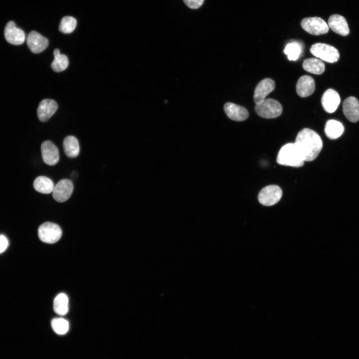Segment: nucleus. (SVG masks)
<instances>
[{
  "instance_id": "1",
  "label": "nucleus",
  "mask_w": 359,
  "mask_h": 359,
  "mask_svg": "<svg viewBox=\"0 0 359 359\" xmlns=\"http://www.w3.org/2000/svg\"><path fill=\"white\" fill-rule=\"evenodd\" d=\"M295 144L304 161L311 162L315 160L323 147L320 136L314 131L304 128L297 134Z\"/></svg>"
},
{
  "instance_id": "2",
  "label": "nucleus",
  "mask_w": 359,
  "mask_h": 359,
  "mask_svg": "<svg viewBox=\"0 0 359 359\" xmlns=\"http://www.w3.org/2000/svg\"><path fill=\"white\" fill-rule=\"evenodd\" d=\"M304 161L295 143H288L280 150L277 157V163L281 165L300 167Z\"/></svg>"
},
{
  "instance_id": "3",
  "label": "nucleus",
  "mask_w": 359,
  "mask_h": 359,
  "mask_svg": "<svg viewBox=\"0 0 359 359\" xmlns=\"http://www.w3.org/2000/svg\"><path fill=\"white\" fill-rule=\"evenodd\" d=\"M255 111L257 114L264 118H275L282 113L283 109L281 104L273 99H265L259 104H256Z\"/></svg>"
},
{
  "instance_id": "4",
  "label": "nucleus",
  "mask_w": 359,
  "mask_h": 359,
  "mask_svg": "<svg viewBox=\"0 0 359 359\" xmlns=\"http://www.w3.org/2000/svg\"><path fill=\"white\" fill-rule=\"evenodd\" d=\"M311 53L316 57L329 63H334L340 57L339 52L334 46L323 43H316L310 48Z\"/></svg>"
},
{
  "instance_id": "5",
  "label": "nucleus",
  "mask_w": 359,
  "mask_h": 359,
  "mask_svg": "<svg viewBox=\"0 0 359 359\" xmlns=\"http://www.w3.org/2000/svg\"><path fill=\"white\" fill-rule=\"evenodd\" d=\"M301 26L305 31L314 35L326 34L329 30L326 22L317 16L303 18L301 21Z\"/></svg>"
},
{
  "instance_id": "6",
  "label": "nucleus",
  "mask_w": 359,
  "mask_h": 359,
  "mask_svg": "<svg viewBox=\"0 0 359 359\" xmlns=\"http://www.w3.org/2000/svg\"><path fill=\"white\" fill-rule=\"evenodd\" d=\"M38 234L42 241L47 243H54L60 238L62 230L57 224L46 222L39 227Z\"/></svg>"
},
{
  "instance_id": "7",
  "label": "nucleus",
  "mask_w": 359,
  "mask_h": 359,
  "mask_svg": "<svg viewBox=\"0 0 359 359\" xmlns=\"http://www.w3.org/2000/svg\"><path fill=\"white\" fill-rule=\"evenodd\" d=\"M282 195V191L276 185H270L264 187L258 195L259 202L265 206H271L277 203Z\"/></svg>"
},
{
  "instance_id": "8",
  "label": "nucleus",
  "mask_w": 359,
  "mask_h": 359,
  "mask_svg": "<svg viewBox=\"0 0 359 359\" xmlns=\"http://www.w3.org/2000/svg\"><path fill=\"white\" fill-rule=\"evenodd\" d=\"M4 36L8 43L16 45L23 44L26 38L24 31L16 26L13 20H9L5 24Z\"/></svg>"
},
{
  "instance_id": "9",
  "label": "nucleus",
  "mask_w": 359,
  "mask_h": 359,
  "mask_svg": "<svg viewBox=\"0 0 359 359\" xmlns=\"http://www.w3.org/2000/svg\"><path fill=\"white\" fill-rule=\"evenodd\" d=\"M73 190V185L70 180H61L54 187L52 191L53 198L57 202H64L71 196Z\"/></svg>"
},
{
  "instance_id": "10",
  "label": "nucleus",
  "mask_w": 359,
  "mask_h": 359,
  "mask_svg": "<svg viewBox=\"0 0 359 359\" xmlns=\"http://www.w3.org/2000/svg\"><path fill=\"white\" fill-rule=\"evenodd\" d=\"M26 40L28 47L34 53L42 52L48 45V39L34 30L29 32Z\"/></svg>"
},
{
  "instance_id": "11",
  "label": "nucleus",
  "mask_w": 359,
  "mask_h": 359,
  "mask_svg": "<svg viewBox=\"0 0 359 359\" xmlns=\"http://www.w3.org/2000/svg\"><path fill=\"white\" fill-rule=\"evenodd\" d=\"M41 151L43 161L47 165L53 166L59 161L58 150L50 141H45L42 143Z\"/></svg>"
},
{
  "instance_id": "12",
  "label": "nucleus",
  "mask_w": 359,
  "mask_h": 359,
  "mask_svg": "<svg viewBox=\"0 0 359 359\" xmlns=\"http://www.w3.org/2000/svg\"><path fill=\"white\" fill-rule=\"evenodd\" d=\"M275 88V82L270 78H265L260 81L254 91V101L255 104H259L262 103Z\"/></svg>"
},
{
  "instance_id": "13",
  "label": "nucleus",
  "mask_w": 359,
  "mask_h": 359,
  "mask_svg": "<svg viewBox=\"0 0 359 359\" xmlns=\"http://www.w3.org/2000/svg\"><path fill=\"white\" fill-rule=\"evenodd\" d=\"M340 97L334 89H328L323 94L321 103L324 110L329 113L334 112L340 103Z\"/></svg>"
},
{
  "instance_id": "14",
  "label": "nucleus",
  "mask_w": 359,
  "mask_h": 359,
  "mask_svg": "<svg viewBox=\"0 0 359 359\" xmlns=\"http://www.w3.org/2000/svg\"><path fill=\"white\" fill-rule=\"evenodd\" d=\"M343 110L346 117L351 122L355 123L359 120V102L355 97L346 98L343 105Z\"/></svg>"
},
{
  "instance_id": "15",
  "label": "nucleus",
  "mask_w": 359,
  "mask_h": 359,
  "mask_svg": "<svg viewBox=\"0 0 359 359\" xmlns=\"http://www.w3.org/2000/svg\"><path fill=\"white\" fill-rule=\"evenodd\" d=\"M58 108L57 103L52 99L42 100L37 110L39 120L43 122L47 121L55 113Z\"/></svg>"
},
{
  "instance_id": "16",
  "label": "nucleus",
  "mask_w": 359,
  "mask_h": 359,
  "mask_svg": "<svg viewBox=\"0 0 359 359\" xmlns=\"http://www.w3.org/2000/svg\"><path fill=\"white\" fill-rule=\"evenodd\" d=\"M224 110L229 119L235 121H244L249 116V113L245 107L231 102L224 104Z\"/></svg>"
},
{
  "instance_id": "17",
  "label": "nucleus",
  "mask_w": 359,
  "mask_h": 359,
  "mask_svg": "<svg viewBox=\"0 0 359 359\" xmlns=\"http://www.w3.org/2000/svg\"><path fill=\"white\" fill-rule=\"evenodd\" d=\"M328 25L334 32L342 36H347L350 33L346 19L341 15L335 14L331 15Z\"/></svg>"
},
{
  "instance_id": "18",
  "label": "nucleus",
  "mask_w": 359,
  "mask_h": 359,
  "mask_svg": "<svg viewBox=\"0 0 359 359\" xmlns=\"http://www.w3.org/2000/svg\"><path fill=\"white\" fill-rule=\"evenodd\" d=\"M296 92L301 97L311 95L315 89V83L313 78L308 75H303L299 78L296 84Z\"/></svg>"
},
{
  "instance_id": "19",
  "label": "nucleus",
  "mask_w": 359,
  "mask_h": 359,
  "mask_svg": "<svg viewBox=\"0 0 359 359\" xmlns=\"http://www.w3.org/2000/svg\"><path fill=\"white\" fill-rule=\"evenodd\" d=\"M344 128L342 124L335 120H328L325 127V133L330 139H336L343 133Z\"/></svg>"
},
{
  "instance_id": "20",
  "label": "nucleus",
  "mask_w": 359,
  "mask_h": 359,
  "mask_svg": "<svg viewBox=\"0 0 359 359\" xmlns=\"http://www.w3.org/2000/svg\"><path fill=\"white\" fill-rule=\"evenodd\" d=\"M63 148L66 156L69 158L77 157L80 152L78 140L73 136L66 137L63 141Z\"/></svg>"
},
{
  "instance_id": "21",
  "label": "nucleus",
  "mask_w": 359,
  "mask_h": 359,
  "mask_svg": "<svg viewBox=\"0 0 359 359\" xmlns=\"http://www.w3.org/2000/svg\"><path fill=\"white\" fill-rule=\"evenodd\" d=\"M302 66L305 70L317 75L322 74L325 69V64L323 61L315 58L305 59Z\"/></svg>"
},
{
  "instance_id": "22",
  "label": "nucleus",
  "mask_w": 359,
  "mask_h": 359,
  "mask_svg": "<svg viewBox=\"0 0 359 359\" xmlns=\"http://www.w3.org/2000/svg\"><path fill=\"white\" fill-rule=\"evenodd\" d=\"M33 187L38 192L47 194L52 192L54 186L52 180L48 178L39 176L34 180Z\"/></svg>"
},
{
  "instance_id": "23",
  "label": "nucleus",
  "mask_w": 359,
  "mask_h": 359,
  "mask_svg": "<svg viewBox=\"0 0 359 359\" xmlns=\"http://www.w3.org/2000/svg\"><path fill=\"white\" fill-rule=\"evenodd\" d=\"M54 58L51 64L53 71L59 72L65 70L68 66L69 61L67 57L60 53V50L56 48L53 51Z\"/></svg>"
},
{
  "instance_id": "24",
  "label": "nucleus",
  "mask_w": 359,
  "mask_h": 359,
  "mask_svg": "<svg viewBox=\"0 0 359 359\" xmlns=\"http://www.w3.org/2000/svg\"><path fill=\"white\" fill-rule=\"evenodd\" d=\"M53 309L55 312L60 315H64L68 311V299L64 293L58 294L53 302Z\"/></svg>"
},
{
  "instance_id": "25",
  "label": "nucleus",
  "mask_w": 359,
  "mask_h": 359,
  "mask_svg": "<svg viewBox=\"0 0 359 359\" xmlns=\"http://www.w3.org/2000/svg\"><path fill=\"white\" fill-rule=\"evenodd\" d=\"M302 50V46L300 43L296 41H292L286 45L284 52L287 55L289 60L295 61L299 58Z\"/></svg>"
},
{
  "instance_id": "26",
  "label": "nucleus",
  "mask_w": 359,
  "mask_h": 359,
  "mask_svg": "<svg viewBox=\"0 0 359 359\" xmlns=\"http://www.w3.org/2000/svg\"><path fill=\"white\" fill-rule=\"evenodd\" d=\"M76 24L77 21L75 18L70 16H66L61 19L59 30L63 33H70L74 31Z\"/></svg>"
},
{
  "instance_id": "27",
  "label": "nucleus",
  "mask_w": 359,
  "mask_h": 359,
  "mask_svg": "<svg viewBox=\"0 0 359 359\" xmlns=\"http://www.w3.org/2000/svg\"><path fill=\"white\" fill-rule=\"evenodd\" d=\"M51 326L53 331L59 335L66 334L69 329L68 321L63 318H55L51 321Z\"/></svg>"
},
{
  "instance_id": "28",
  "label": "nucleus",
  "mask_w": 359,
  "mask_h": 359,
  "mask_svg": "<svg viewBox=\"0 0 359 359\" xmlns=\"http://www.w3.org/2000/svg\"><path fill=\"white\" fill-rule=\"evenodd\" d=\"M183 1L189 8L196 9L201 6L204 0H183Z\"/></svg>"
},
{
  "instance_id": "29",
  "label": "nucleus",
  "mask_w": 359,
  "mask_h": 359,
  "mask_svg": "<svg viewBox=\"0 0 359 359\" xmlns=\"http://www.w3.org/2000/svg\"><path fill=\"white\" fill-rule=\"evenodd\" d=\"M8 245V241L3 235H0V253L3 252Z\"/></svg>"
}]
</instances>
